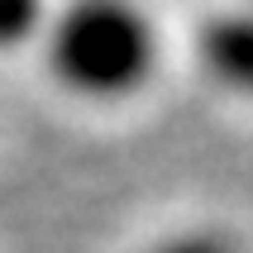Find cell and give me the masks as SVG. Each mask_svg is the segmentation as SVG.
Listing matches in <instances>:
<instances>
[{
	"label": "cell",
	"instance_id": "6da1fadb",
	"mask_svg": "<svg viewBox=\"0 0 253 253\" xmlns=\"http://www.w3.org/2000/svg\"><path fill=\"white\" fill-rule=\"evenodd\" d=\"M43 43L57 86L82 100H125L158 67V34L134 5H72Z\"/></svg>",
	"mask_w": 253,
	"mask_h": 253
},
{
	"label": "cell",
	"instance_id": "7a4b0ae2",
	"mask_svg": "<svg viewBox=\"0 0 253 253\" xmlns=\"http://www.w3.org/2000/svg\"><path fill=\"white\" fill-rule=\"evenodd\" d=\"M201 62L215 82L253 100V14H220L201 34Z\"/></svg>",
	"mask_w": 253,
	"mask_h": 253
},
{
	"label": "cell",
	"instance_id": "3957f363",
	"mask_svg": "<svg viewBox=\"0 0 253 253\" xmlns=\"http://www.w3.org/2000/svg\"><path fill=\"white\" fill-rule=\"evenodd\" d=\"M148 253H244V249H239V239H229L220 229H182V234L158 239Z\"/></svg>",
	"mask_w": 253,
	"mask_h": 253
},
{
	"label": "cell",
	"instance_id": "277c9868",
	"mask_svg": "<svg viewBox=\"0 0 253 253\" xmlns=\"http://www.w3.org/2000/svg\"><path fill=\"white\" fill-rule=\"evenodd\" d=\"M34 24H43V10H34V5H0V48L24 43Z\"/></svg>",
	"mask_w": 253,
	"mask_h": 253
}]
</instances>
